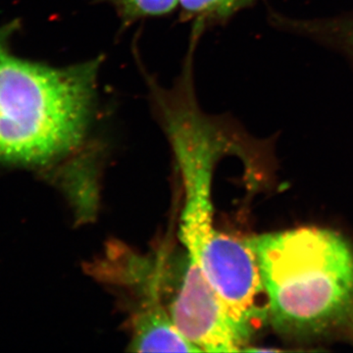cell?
<instances>
[{
  "instance_id": "6da1fadb",
  "label": "cell",
  "mask_w": 353,
  "mask_h": 353,
  "mask_svg": "<svg viewBox=\"0 0 353 353\" xmlns=\"http://www.w3.org/2000/svg\"><path fill=\"white\" fill-rule=\"evenodd\" d=\"M250 241L278 333L353 341V248L341 234L305 227Z\"/></svg>"
},
{
  "instance_id": "7a4b0ae2",
  "label": "cell",
  "mask_w": 353,
  "mask_h": 353,
  "mask_svg": "<svg viewBox=\"0 0 353 353\" xmlns=\"http://www.w3.org/2000/svg\"><path fill=\"white\" fill-rule=\"evenodd\" d=\"M6 34L0 32V161L64 157L87 134L102 57L55 68L14 55Z\"/></svg>"
},
{
  "instance_id": "3957f363",
  "label": "cell",
  "mask_w": 353,
  "mask_h": 353,
  "mask_svg": "<svg viewBox=\"0 0 353 353\" xmlns=\"http://www.w3.org/2000/svg\"><path fill=\"white\" fill-rule=\"evenodd\" d=\"M169 314L180 333L201 352H243L250 345V339L217 292L190 260Z\"/></svg>"
},
{
  "instance_id": "277c9868",
  "label": "cell",
  "mask_w": 353,
  "mask_h": 353,
  "mask_svg": "<svg viewBox=\"0 0 353 353\" xmlns=\"http://www.w3.org/2000/svg\"><path fill=\"white\" fill-rule=\"evenodd\" d=\"M130 350L137 352H201L180 333L170 314L150 303L137 315Z\"/></svg>"
},
{
  "instance_id": "5b68a950",
  "label": "cell",
  "mask_w": 353,
  "mask_h": 353,
  "mask_svg": "<svg viewBox=\"0 0 353 353\" xmlns=\"http://www.w3.org/2000/svg\"><path fill=\"white\" fill-rule=\"evenodd\" d=\"M272 23L343 52L353 66V13L330 19L296 20L274 13Z\"/></svg>"
},
{
  "instance_id": "8992f818",
  "label": "cell",
  "mask_w": 353,
  "mask_h": 353,
  "mask_svg": "<svg viewBox=\"0 0 353 353\" xmlns=\"http://www.w3.org/2000/svg\"><path fill=\"white\" fill-rule=\"evenodd\" d=\"M256 0H179L181 18L189 21L192 27L205 31L212 26L224 24L227 21Z\"/></svg>"
},
{
  "instance_id": "52a82bcc",
  "label": "cell",
  "mask_w": 353,
  "mask_h": 353,
  "mask_svg": "<svg viewBox=\"0 0 353 353\" xmlns=\"http://www.w3.org/2000/svg\"><path fill=\"white\" fill-rule=\"evenodd\" d=\"M115 9L123 24L131 25L146 18L169 15L178 9L179 0H94Z\"/></svg>"
}]
</instances>
